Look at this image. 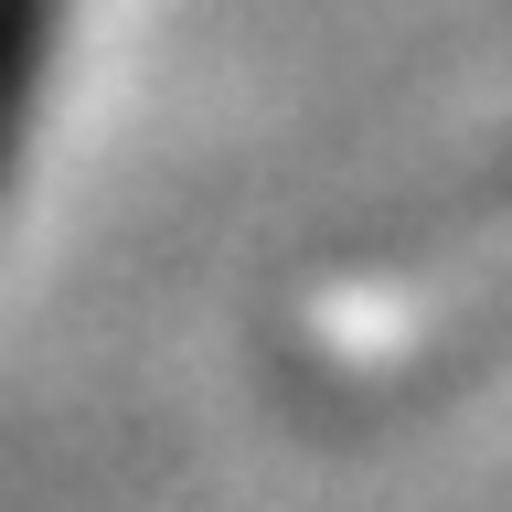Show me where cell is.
Listing matches in <instances>:
<instances>
[{
	"mask_svg": "<svg viewBox=\"0 0 512 512\" xmlns=\"http://www.w3.org/2000/svg\"><path fill=\"white\" fill-rule=\"evenodd\" d=\"M54 22H64V0H11V86H43V54H54Z\"/></svg>",
	"mask_w": 512,
	"mask_h": 512,
	"instance_id": "1",
	"label": "cell"
}]
</instances>
